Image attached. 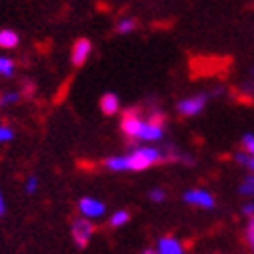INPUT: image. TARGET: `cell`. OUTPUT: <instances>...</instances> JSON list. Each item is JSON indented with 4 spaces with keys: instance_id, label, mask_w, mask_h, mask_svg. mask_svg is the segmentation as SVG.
<instances>
[{
    "instance_id": "1",
    "label": "cell",
    "mask_w": 254,
    "mask_h": 254,
    "mask_svg": "<svg viewBox=\"0 0 254 254\" xmlns=\"http://www.w3.org/2000/svg\"><path fill=\"white\" fill-rule=\"evenodd\" d=\"M127 158V171H145L149 167L156 165L158 162L165 158L162 151L156 147H149V145H143V147L132 149L131 153L126 154Z\"/></svg>"
},
{
    "instance_id": "2",
    "label": "cell",
    "mask_w": 254,
    "mask_h": 254,
    "mask_svg": "<svg viewBox=\"0 0 254 254\" xmlns=\"http://www.w3.org/2000/svg\"><path fill=\"white\" fill-rule=\"evenodd\" d=\"M93 234H95V225L91 223V220L84 216L74 218L71 223V236H73L74 244L78 247H85L89 244V240L93 238Z\"/></svg>"
},
{
    "instance_id": "3",
    "label": "cell",
    "mask_w": 254,
    "mask_h": 254,
    "mask_svg": "<svg viewBox=\"0 0 254 254\" xmlns=\"http://www.w3.org/2000/svg\"><path fill=\"white\" fill-rule=\"evenodd\" d=\"M207 95H194V96H189V98H184L176 104V109L180 113L182 117H196V115H200L207 106Z\"/></svg>"
},
{
    "instance_id": "4",
    "label": "cell",
    "mask_w": 254,
    "mask_h": 254,
    "mask_svg": "<svg viewBox=\"0 0 254 254\" xmlns=\"http://www.w3.org/2000/svg\"><path fill=\"white\" fill-rule=\"evenodd\" d=\"M78 211L80 214L87 220H96V218H102L106 214V203L96 198H91V196H85L78 201Z\"/></svg>"
},
{
    "instance_id": "5",
    "label": "cell",
    "mask_w": 254,
    "mask_h": 254,
    "mask_svg": "<svg viewBox=\"0 0 254 254\" xmlns=\"http://www.w3.org/2000/svg\"><path fill=\"white\" fill-rule=\"evenodd\" d=\"M184 200H186V203H189V205L200 207V209H212V207L216 205L214 196L205 189H189L186 194H184Z\"/></svg>"
},
{
    "instance_id": "6",
    "label": "cell",
    "mask_w": 254,
    "mask_h": 254,
    "mask_svg": "<svg viewBox=\"0 0 254 254\" xmlns=\"http://www.w3.org/2000/svg\"><path fill=\"white\" fill-rule=\"evenodd\" d=\"M91 53H93V44H91L89 38H78L71 48V64L74 67L84 65Z\"/></svg>"
},
{
    "instance_id": "7",
    "label": "cell",
    "mask_w": 254,
    "mask_h": 254,
    "mask_svg": "<svg viewBox=\"0 0 254 254\" xmlns=\"http://www.w3.org/2000/svg\"><path fill=\"white\" fill-rule=\"evenodd\" d=\"M142 122H143V118L140 117L136 111H132L131 109V111L124 113L120 127H122V131L126 136L138 140V134H140V129H142Z\"/></svg>"
},
{
    "instance_id": "8",
    "label": "cell",
    "mask_w": 254,
    "mask_h": 254,
    "mask_svg": "<svg viewBox=\"0 0 254 254\" xmlns=\"http://www.w3.org/2000/svg\"><path fill=\"white\" fill-rule=\"evenodd\" d=\"M184 244L180 240L173 238V236H164V238L158 240V245H156V254H184Z\"/></svg>"
},
{
    "instance_id": "9",
    "label": "cell",
    "mask_w": 254,
    "mask_h": 254,
    "mask_svg": "<svg viewBox=\"0 0 254 254\" xmlns=\"http://www.w3.org/2000/svg\"><path fill=\"white\" fill-rule=\"evenodd\" d=\"M100 109L107 117L117 115L118 109H120V98H118L115 93H106V95L100 98Z\"/></svg>"
},
{
    "instance_id": "10",
    "label": "cell",
    "mask_w": 254,
    "mask_h": 254,
    "mask_svg": "<svg viewBox=\"0 0 254 254\" xmlns=\"http://www.w3.org/2000/svg\"><path fill=\"white\" fill-rule=\"evenodd\" d=\"M20 42V38L13 29H0V48L2 49H15Z\"/></svg>"
},
{
    "instance_id": "11",
    "label": "cell",
    "mask_w": 254,
    "mask_h": 254,
    "mask_svg": "<svg viewBox=\"0 0 254 254\" xmlns=\"http://www.w3.org/2000/svg\"><path fill=\"white\" fill-rule=\"evenodd\" d=\"M109 171H115V173H124L127 171V158L126 154H118V156H109V158L104 162Z\"/></svg>"
},
{
    "instance_id": "12",
    "label": "cell",
    "mask_w": 254,
    "mask_h": 254,
    "mask_svg": "<svg viewBox=\"0 0 254 254\" xmlns=\"http://www.w3.org/2000/svg\"><path fill=\"white\" fill-rule=\"evenodd\" d=\"M136 29V20L134 18H129V16H126V18H122V20L117 24V33H120V35H127V33H131Z\"/></svg>"
},
{
    "instance_id": "13",
    "label": "cell",
    "mask_w": 254,
    "mask_h": 254,
    "mask_svg": "<svg viewBox=\"0 0 254 254\" xmlns=\"http://www.w3.org/2000/svg\"><path fill=\"white\" fill-rule=\"evenodd\" d=\"M129 212L127 211H117L113 212V216L109 218V223H111V227H122V225H126L127 222H129Z\"/></svg>"
},
{
    "instance_id": "14",
    "label": "cell",
    "mask_w": 254,
    "mask_h": 254,
    "mask_svg": "<svg viewBox=\"0 0 254 254\" xmlns=\"http://www.w3.org/2000/svg\"><path fill=\"white\" fill-rule=\"evenodd\" d=\"M240 192L244 196H253L254 194V175H247L240 184Z\"/></svg>"
},
{
    "instance_id": "15",
    "label": "cell",
    "mask_w": 254,
    "mask_h": 254,
    "mask_svg": "<svg viewBox=\"0 0 254 254\" xmlns=\"http://www.w3.org/2000/svg\"><path fill=\"white\" fill-rule=\"evenodd\" d=\"M15 71V62L7 57H0V76H11Z\"/></svg>"
},
{
    "instance_id": "16",
    "label": "cell",
    "mask_w": 254,
    "mask_h": 254,
    "mask_svg": "<svg viewBox=\"0 0 254 254\" xmlns=\"http://www.w3.org/2000/svg\"><path fill=\"white\" fill-rule=\"evenodd\" d=\"M18 98H20V93H18V91H7L4 95H0V107L11 106V104H15Z\"/></svg>"
},
{
    "instance_id": "17",
    "label": "cell",
    "mask_w": 254,
    "mask_h": 254,
    "mask_svg": "<svg viewBox=\"0 0 254 254\" xmlns=\"http://www.w3.org/2000/svg\"><path fill=\"white\" fill-rule=\"evenodd\" d=\"M245 240H247V245L251 247V251L254 253V216H251L249 222H247V227H245Z\"/></svg>"
},
{
    "instance_id": "18",
    "label": "cell",
    "mask_w": 254,
    "mask_h": 254,
    "mask_svg": "<svg viewBox=\"0 0 254 254\" xmlns=\"http://www.w3.org/2000/svg\"><path fill=\"white\" fill-rule=\"evenodd\" d=\"M242 145H244V153H247L249 156H254V134L253 132H247V134L242 138Z\"/></svg>"
},
{
    "instance_id": "19",
    "label": "cell",
    "mask_w": 254,
    "mask_h": 254,
    "mask_svg": "<svg viewBox=\"0 0 254 254\" xmlns=\"http://www.w3.org/2000/svg\"><path fill=\"white\" fill-rule=\"evenodd\" d=\"M15 138V131L7 126H0V142H11Z\"/></svg>"
},
{
    "instance_id": "20",
    "label": "cell",
    "mask_w": 254,
    "mask_h": 254,
    "mask_svg": "<svg viewBox=\"0 0 254 254\" xmlns=\"http://www.w3.org/2000/svg\"><path fill=\"white\" fill-rule=\"evenodd\" d=\"M26 192L27 194H35L37 192V189H38V178L37 176H29L26 180Z\"/></svg>"
},
{
    "instance_id": "21",
    "label": "cell",
    "mask_w": 254,
    "mask_h": 254,
    "mask_svg": "<svg viewBox=\"0 0 254 254\" xmlns=\"http://www.w3.org/2000/svg\"><path fill=\"white\" fill-rule=\"evenodd\" d=\"M149 198H151L153 201H156V203H162V201L165 200V190L156 187V189H153L151 192H149Z\"/></svg>"
},
{
    "instance_id": "22",
    "label": "cell",
    "mask_w": 254,
    "mask_h": 254,
    "mask_svg": "<svg viewBox=\"0 0 254 254\" xmlns=\"http://www.w3.org/2000/svg\"><path fill=\"white\" fill-rule=\"evenodd\" d=\"M234 160H236V162H238L240 165H245V167H247V164H249V160H251V156L247 153H244V151H242V153H236V156H234Z\"/></svg>"
},
{
    "instance_id": "23",
    "label": "cell",
    "mask_w": 254,
    "mask_h": 254,
    "mask_svg": "<svg viewBox=\"0 0 254 254\" xmlns=\"http://www.w3.org/2000/svg\"><path fill=\"white\" fill-rule=\"evenodd\" d=\"M242 212H244V214H245L247 218L254 216V203H253V201H249V203H245L244 209H242Z\"/></svg>"
},
{
    "instance_id": "24",
    "label": "cell",
    "mask_w": 254,
    "mask_h": 254,
    "mask_svg": "<svg viewBox=\"0 0 254 254\" xmlns=\"http://www.w3.org/2000/svg\"><path fill=\"white\" fill-rule=\"evenodd\" d=\"M33 91H35V85L29 82L27 85H24V95H27V96H31L33 95Z\"/></svg>"
},
{
    "instance_id": "25",
    "label": "cell",
    "mask_w": 254,
    "mask_h": 254,
    "mask_svg": "<svg viewBox=\"0 0 254 254\" xmlns=\"http://www.w3.org/2000/svg\"><path fill=\"white\" fill-rule=\"evenodd\" d=\"M247 167H249L251 173L254 175V156H251V160H249V164H247Z\"/></svg>"
},
{
    "instance_id": "26",
    "label": "cell",
    "mask_w": 254,
    "mask_h": 254,
    "mask_svg": "<svg viewBox=\"0 0 254 254\" xmlns=\"http://www.w3.org/2000/svg\"><path fill=\"white\" fill-rule=\"evenodd\" d=\"M4 196H2V192H0V214H2V212H4Z\"/></svg>"
},
{
    "instance_id": "27",
    "label": "cell",
    "mask_w": 254,
    "mask_h": 254,
    "mask_svg": "<svg viewBox=\"0 0 254 254\" xmlns=\"http://www.w3.org/2000/svg\"><path fill=\"white\" fill-rule=\"evenodd\" d=\"M142 254H156V251H154V249H145V251H142Z\"/></svg>"
},
{
    "instance_id": "28",
    "label": "cell",
    "mask_w": 254,
    "mask_h": 254,
    "mask_svg": "<svg viewBox=\"0 0 254 254\" xmlns=\"http://www.w3.org/2000/svg\"><path fill=\"white\" fill-rule=\"evenodd\" d=\"M251 74H253V76H254V67H253V71H251Z\"/></svg>"
}]
</instances>
